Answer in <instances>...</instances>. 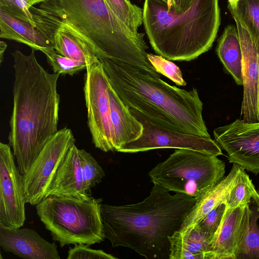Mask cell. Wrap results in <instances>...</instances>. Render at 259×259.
Returning a JSON list of instances; mask_svg holds the SVG:
<instances>
[{
	"label": "cell",
	"mask_w": 259,
	"mask_h": 259,
	"mask_svg": "<svg viewBox=\"0 0 259 259\" xmlns=\"http://www.w3.org/2000/svg\"><path fill=\"white\" fill-rule=\"evenodd\" d=\"M84 188L85 192L91 196V189L101 183L105 172L93 156L84 149H78Z\"/></svg>",
	"instance_id": "25"
},
{
	"label": "cell",
	"mask_w": 259,
	"mask_h": 259,
	"mask_svg": "<svg viewBox=\"0 0 259 259\" xmlns=\"http://www.w3.org/2000/svg\"><path fill=\"white\" fill-rule=\"evenodd\" d=\"M237 9L259 47V0H240Z\"/></svg>",
	"instance_id": "27"
},
{
	"label": "cell",
	"mask_w": 259,
	"mask_h": 259,
	"mask_svg": "<svg viewBox=\"0 0 259 259\" xmlns=\"http://www.w3.org/2000/svg\"><path fill=\"white\" fill-rule=\"evenodd\" d=\"M110 119L114 136L115 151L125 144L135 140L141 135L143 126L132 114L109 85Z\"/></svg>",
	"instance_id": "18"
},
{
	"label": "cell",
	"mask_w": 259,
	"mask_h": 259,
	"mask_svg": "<svg viewBox=\"0 0 259 259\" xmlns=\"http://www.w3.org/2000/svg\"><path fill=\"white\" fill-rule=\"evenodd\" d=\"M49 195L80 199L92 196L84 190L78 149L75 144L57 168L45 197Z\"/></svg>",
	"instance_id": "16"
},
{
	"label": "cell",
	"mask_w": 259,
	"mask_h": 259,
	"mask_svg": "<svg viewBox=\"0 0 259 259\" xmlns=\"http://www.w3.org/2000/svg\"><path fill=\"white\" fill-rule=\"evenodd\" d=\"M147 57L158 73L167 77L178 85H186L181 69L175 63L160 55L147 53Z\"/></svg>",
	"instance_id": "28"
},
{
	"label": "cell",
	"mask_w": 259,
	"mask_h": 259,
	"mask_svg": "<svg viewBox=\"0 0 259 259\" xmlns=\"http://www.w3.org/2000/svg\"><path fill=\"white\" fill-rule=\"evenodd\" d=\"M185 247L191 253L200 256L204 259V253L210 241L196 225L181 232Z\"/></svg>",
	"instance_id": "30"
},
{
	"label": "cell",
	"mask_w": 259,
	"mask_h": 259,
	"mask_svg": "<svg viewBox=\"0 0 259 259\" xmlns=\"http://www.w3.org/2000/svg\"><path fill=\"white\" fill-rule=\"evenodd\" d=\"M109 10L131 31L140 32L139 28L143 23V10L130 0H104Z\"/></svg>",
	"instance_id": "23"
},
{
	"label": "cell",
	"mask_w": 259,
	"mask_h": 259,
	"mask_svg": "<svg viewBox=\"0 0 259 259\" xmlns=\"http://www.w3.org/2000/svg\"><path fill=\"white\" fill-rule=\"evenodd\" d=\"M194 0H169L168 9L177 14L182 13L191 6Z\"/></svg>",
	"instance_id": "34"
},
{
	"label": "cell",
	"mask_w": 259,
	"mask_h": 259,
	"mask_svg": "<svg viewBox=\"0 0 259 259\" xmlns=\"http://www.w3.org/2000/svg\"><path fill=\"white\" fill-rule=\"evenodd\" d=\"M257 121H259V78H258V88H257Z\"/></svg>",
	"instance_id": "38"
},
{
	"label": "cell",
	"mask_w": 259,
	"mask_h": 259,
	"mask_svg": "<svg viewBox=\"0 0 259 259\" xmlns=\"http://www.w3.org/2000/svg\"><path fill=\"white\" fill-rule=\"evenodd\" d=\"M225 164L215 155L177 149L148 173L151 182L169 191L197 199L224 177Z\"/></svg>",
	"instance_id": "7"
},
{
	"label": "cell",
	"mask_w": 259,
	"mask_h": 259,
	"mask_svg": "<svg viewBox=\"0 0 259 259\" xmlns=\"http://www.w3.org/2000/svg\"><path fill=\"white\" fill-rule=\"evenodd\" d=\"M54 49L67 58L85 63L88 66L99 60L88 48L73 35L60 30L46 34Z\"/></svg>",
	"instance_id": "22"
},
{
	"label": "cell",
	"mask_w": 259,
	"mask_h": 259,
	"mask_svg": "<svg viewBox=\"0 0 259 259\" xmlns=\"http://www.w3.org/2000/svg\"><path fill=\"white\" fill-rule=\"evenodd\" d=\"M197 201L184 194L171 195L154 184L149 195L134 204H102L105 238L113 247L129 248L147 259H169L168 237L179 231Z\"/></svg>",
	"instance_id": "3"
},
{
	"label": "cell",
	"mask_w": 259,
	"mask_h": 259,
	"mask_svg": "<svg viewBox=\"0 0 259 259\" xmlns=\"http://www.w3.org/2000/svg\"><path fill=\"white\" fill-rule=\"evenodd\" d=\"M0 37L24 44L35 51L54 49L52 41L32 24L1 7Z\"/></svg>",
	"instance_id": "17"
},
{
	"label": "cell",
	"mask_w": 259,
	"mask_h": 259,
	"mask_svg": "<svg viewBox=\"0 0 259 259\" xmlns=\"http://www.w3.org/2000/svg\"><path fill=\"white\" fill-rule=\"evenodd\" d=\"M240 0H228V6L233 8L237 9Z\"/></svg>",
	"instance_id": "36"
},
{
	"label": "cell",
	"mask_w": 259,
	"mask_h": 259,
	"mask_svg": "<svg viewBox=\"0 0 259 259\" xmlns=\"http://www.w3.org/2000/svg\"><path fill=\"white\" fill-rule=\"evenodd\" d=\"M29 10L36 28L45 35L57 30L69 33L99 60H117L159 74L147 57L145 34L131 31L104 0H46Z\"/></svg>",
	"instance_id": "1"
},
{
	"label": "cell",
	"mask_w": 259,
	"mask_h": 259,
	"mask_svg": "<svg viewBox=\"0 0 259 259\" xmlns=\"http://www.w3.org/2000/svg\"><path fill=\"white\" fill-rule=\"evenodd\" d=\"M214 141L228 155L230 163L259 174V121L247 122L237 119L213 130Z\"/></svg>",
	"instance_id": "12"
},
{
	"label": "cell",
	"mask_w": 259,
	"mask_h": 259,
	"mask_svg": "<svg viewBox=\"0 0 259 259\" xmlns=\"http://www.w3.org/2000/svg\"><path fill=\"white\" fill-rule=\"evenodd\" d=\"M109 85L129 108L168 130L210 138L202 117L197 90L169 84L150 73L124 62L99 60Z\"/></svg>",
	"instance_id": "4"
},
{
	"label": "cell",
	"mask_w": 259,
	"mask_h": 259,
	"mask_svg": "<svg viewBox=\"0 0 259 259\" xmlns=\"http://www.w3.org/2000/svg\"><path fill=\"white\" fill-rule=\"evenodd\" d=\"M45 1L46 0H27L28 4L30 7L39 4Z\"/></svg>",
	"instance_id": "37"
},
{
	"label": "cell",
	"mask_w": 259,
	"mask_h": 259,
	"mask_svg": "<svg viewBox=\"0 0 259 259\" xmlns=\"http://www.w3.org/2000/svg\"><path fill=\"white\" fill-rule=\"evenodd\" d=\"M7 47V44L4 41L1 40L0 42V62L1 63H2L3 60V55L4 52Z\"/></svg>",
	"instance_id": "35"
},
{
	"label": "cell",
	"mask_w": 259,
	"mask_h": 259,
	"mask_svg": "<svg viewBox=\"0 0 259 259\" xmlns=\"http://www.w3.org/2000/svg\"><path fill=\"white\" fill-rule=\"evenodd\" d=\"M75 142L71 130L64 127L47 143L22 175L26 203L36 205L45 197L57 168Z\"/></svg>",
	"instance_id": "10"
},
{
	"label": "cell",
	"mask_w": 259,
	"mask_h": 259,
	"mask_svg": "<svg viewBox=\"0 0 259 259\" xmlns=\"http://www.w3.org/2000/svg\"><path fill=\"white\" fill-rule=\"evenodd\" d=\"M0 7L21 19L30 22L36 27L27 0H0Z\"/></svg>",
	"instance_id": "31"
},
{
	"label": "cell",
	"mask_w": 259,
	"mask_h": 259,
	"mask_svg": "<svg viewBox=\"0 0 259 259\" xmlns=\"http://www.w3.org/2000/svg\"><path fill=\"white\" fill-rule=\"evenodd\" d=\"M158 1H161L165 4H166L167 5V7H168L169 0H158Z\"/></svg>",
	"instance_id": "39"
},
{
	"label": "cell",
	"mask_w": 259,
	"mask_h": 259,
	"mask_svg": "<svg viewBox=\"0 0 259 259\" xmlns=\"http://www.w3.org/2000/svg\"><path fill=\"white\" fill-rule=\"evenodd\" d=\"M143 23L155 53L172 61H190L209 50L220 25L219 0H194L182 13L158 0H145Z\"/></svg>",
	"instance_id": "5"
},
{
	"label": "cell",
	"mask_w": 259,
	"mask_h": 259,
	"mask_svg": "<svg viewBox=\"0 0 259 259\" xmlns=\"http://www.w3.org/2000/svg\"><path fill=\"white\" fill-rule=\"evenodd\" d=\"M86 70L83 90L93 143L102 151H114L107 77L100 60L87 66Z\"/></svg>",
	"instance_id": "8"
},
{
	"label": "cell",
	"mask_w": 259,
	"mask_h": 259,
	"mask_svg": "<svg viewBox=\"0 0 259 259\" xmlns=\"http://www.w3.org/2000/svg\"><path fill=\"white\" fill-rule=\"evenodd\" d=\"M248 204L226 210L221 224L204 253V259H235L247 228Z\"/></svg>",
	"instance_id": "14"
},
{
	"label": "cell",
	"mask_w": 259,
	"mask_h": 259,
	"mask_svg": "<svg viewBox=\"0 0 259 259\" xmlns=\"http://www.w3.org/2000/svg\"><path fill=\"white\" fill-rule=\"evenodd\" d=\"M255 189L249 176L242 167L237 174L228 193L225 203L226 209L246 206Z\"/></svg>",
	"instance_id": "24"
},
{
	"label": "cell",
	"mask_w": 259,
	"mask_h": 259,
	"mask_svg": "<svg viewBox=\"0 0 259 259\" xmlns=\"http://www.w3.org/2000/svg\"><path fill=\"white\" fill-rule=\"evenodd\" d=\"M170 242L169 259H202L188 250L184 246L182 233L179 230L168 237Z\"/></svg>",
	"instance_id": "33"
},
{
	"label": "cell",
	"mask_w": 259,
	"mask_h": 259,
	"mask_svg": "<svg viewBox=\"0 0 259 259\" xmlns=\"http://www.w3.org/2000/svg\"><path fill=\"white\" fill-rule=\"evenodd\" d=\"M42 52L53 68L54 73L73 75L75 73L87 69L88 65L83 62L71 59L58 54L54 49H46Z\"/></svg>",
	"instance_id": "26"
},
{
	"label": "cell",
	"mask_w": 259,
	"mask_h": 259,
	"mask_svg": "<svg viewBox=\"0 0 259 259\" xmlns=\"http://www.w3.org/2000/svg\"><path fill=\"white\" fill-rule=\"evenodd\" d=\"M102 199L49 195L36 205L40 220L61 247L99 243L105 238L101 213Z\"/></svg>",
	"instance_id": "6"
},
{
	"label": "cell",
	"mask_w": 259,
	"mask_h": 259,
	"mask_svg": "<svg viewBox=\"0 0 259 259\" xmlns=\"http://www.w3.org/2000/svg\"><path fill=\"white\" fill-rule=\"evenodd\" d=\"M9 144L0 143V226L20 228L25 220L23 177Z\"/></svg>",
	"instance_id": "11"
},
{
	"label": "cell",
	"mask_w": 259,
	"mask_h": 259,
	"mask_svg": "<svg viewBox=\"0 0 259 259\" xmlns=\"http://www.w3.org/2000/svg\"><path fill=\"white\" fill-rule=\"evenodd\" d=\"M28 55L12 53L15 80L9 145L21 175L29 169L47 143L58 131L60 74L50 73Z\"/></svg>",
	"instance_id": "2"
},
{
	"label": "cell",
	"mask_w": 259,
	"mask_h": 259,
	"mask_svg": "<svg viewBox=\"0 0 259 259\" xmlns=\"http://www.w3.org/2000/svg\"><path fill=\"white\" fill-rule=\"evenodd\" d=\"M83 244L74 245L68 251V259H117V258L101 249L91 248Z\"/></svg>",
	"instance_id": "32"
},
{
	"label": "cell",
	"mask_w": 259,
	"mask_h": 259,
	"mask_svg": "<svg viewBox=\"0 0 259 259\" xmlns=\"http://www.w3.org/2000/svg\"><path fill=\"white\" fill-rule=\"evenodd\" d=\"M228 8L235 22L241 43L243 81L241 117L247 122H257V88L259 78V47L252 38L238 9Z\"/></svg>",
	"instance_id": "13"
},
{
	"label": "cell",
	"mask_w": 259,
	"mask_h": 259,
	"mask_svg": "<svg viewBox=\"0 0 259 259\" xmlns=\"http://www.w3.org/2000/svg\"><path fill=\"white\" fill-rule=\"evenodd\" d=\"M130 110L142 124V133L138 138L124 145L118 152L133 153L157 149L172 148L193 150L217 156L223 154L221 148L211 138L164 128L149 120L139 111L131 108Z\"/></svg>",
	"instance_id": "9"
},
{
	"label": "cell",
	"mask_w": 259,
	"mask_h": 259,
	"mask_svg": "<svg viewBox=\"0 0 259 259\" xmlns=\"http://www.w3.org/2000/svg\"><path fill=\"white\" fill-rule=\"evenodd\" d=\"M248 206L247 226L238 245L235 259H259V193L255 189Z\"/></svg>",
	"instance_id": "21"
},
{
	"label": "cell",
	"mask_w": 259,
	"mask_h": 259,
	"mask_svg": "<svg viewBox=\"0 0 259 259\" xmlns=\"http://www.w3.org/2000/svg\"><path fill=\"white\" fill-rule=\"evenodd\" d=\"M226 210V203L222 202L208 212L194 225L203 233L210 242L221 224Z\"/></svg>",
	"instance_id": "29"
},
{
	"label": "cell",
	"mask_w": 259,
	"mask_h": 259,
	"mask_svg": "<svg viewBox=\"0 0 259 259\" xmlns=\"http://www.w3.org/2000/svg\"><path fill=\"white\" fill-rule=\"evenodd\" d=\"M216 53L226 70L235 82L243 85L242 51L236 27L227 26L218 40Z\"/></svg>",
	"instance_id": "20"
},
{
	"label": "cell",
	"mask_w": 259,
	"mask_h": 259,
	"mask_svg": "<svg viewBox=\"0 0 259 259\" xmlns=\"http://www.w3.org/2000/svg\"><path fill=\"white\" fill-rule=\"evenodd\" d=\"M0 246L6 252L24 259L60 258L57 245L30 228L10 229L0 226Z\"/></svg>",
	"instance_id": "15"
},
{
	"label": "cell",
	"mask_w": 259,
	"mask_h": 259,
	"mask_svg": "<svg viewBox=\"0 0 259 259\" xmlns=\"http://www.w3.org/2000/svg\"><path fill=\"white\" fill-rule=\"evenodd\" d=\"M242 167L233 163L228 175L214 185L197 201L185 218L180 232H184L195 225L218 205L226 201L234 180Z\"/></svg>",
	"instance_id": "19"
}]
</instances>
